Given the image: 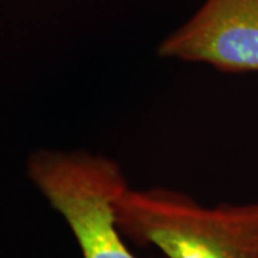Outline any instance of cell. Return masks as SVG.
<instances>
[{"instance_id":"3957f363","label":"cell","mask_w":258,"mask_h":258,"mask_svg":"<svg viewBox=\"0 0 258 258\" xmlns=\"http://www.w3.org/2000/svg\"><path fill=\"white\" fill-rule=\"evenodd\" d=\"M158 55L211 64L224 74L258 72V0H205L164 39Z\"/></svg>"},{"instance_id":"7a4b0ae2","label":"cell","mask_w":258,"mask_h":258,"mask_svg":"<svg viewBox=\"0 0 258 258\" xmlns=\"http://www.w3.org/2000/svg\"><path fill=\"white\" fill-rule=\"evenodd\" d=\"M28 172L69 225L82 258H139L116 221L115 203L129 188L116 161L86 151H37Z\"/></svg>"},{"instance_id":"6da1fadb","label":"cell","mask_w":258,"mask_h":258,"mask_svg":"<svg viewBox=\"0 0 258 258\" xmlns=\"http://www.w3.org/2000/svg\"><path fill=\"white\" fill-rule=\"evenodd\" d=\"M115 211L131 242L165 258H258V201L204 207L164 186L128 188Z\"/></svg>"}]
</instances>
